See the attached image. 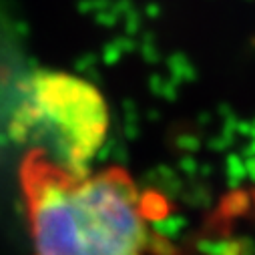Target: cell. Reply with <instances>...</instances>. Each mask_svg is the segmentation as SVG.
Here are the masks:
<instances>
[{
	"instance_id": "obj_2",
	"label": "cell",
	"mask_w": 255,
	"mask_h": 255,
	"mask_svg": "<svg viewBox=\"0 0 255 255\" xmlns=\"http://www.w3.org/2000/svg\"><path fill=\"white\" fill-rule=\"evenodd\" d=\"M109 131L103 95L87 81L67 73H34L22 87L10 121L16 143L40 151L71 173L89 171Z\"/></svg>"
},
{
	"instance_id": "obj_1",
	"label": "cell",
	"mask_w": 255,
	"mask_h": 255,
	"mask_svg": "<svg viewBox=\"0 0 255 255\" xmlns=\"http://www.w3.org/2000/svg\"><path fill=\"white\" fill-rule=\"evenodd\" d=\"M20 187L34 255H149V211L123 169L71 173L28 149Z\"/></svg>"
}]
</instances>
